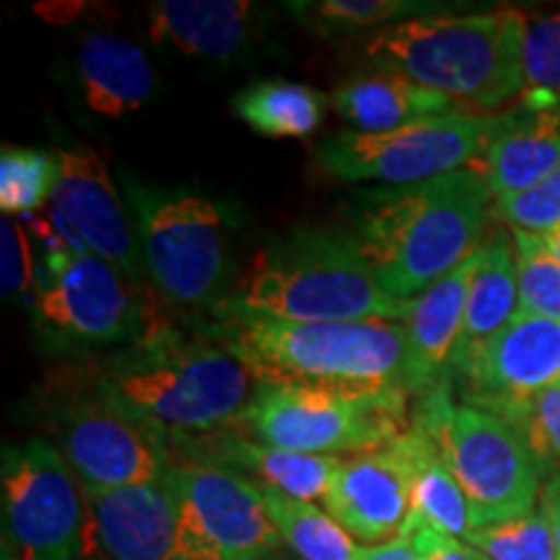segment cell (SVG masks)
<instances>
[{
  "mask_svg": "<svg viewBox=\"0 0 560 560\" xmlns=\"http://www.w3.org/2000/svg\"><path fill=\"white\" fill-rule=\"evenodd\" d=\"M522 107H560V13L527 19Z\"/></svg>",
  "mask_w": 560,
  "mask_h": 560,
  "instance_id": "30",
  "label": "cell"
},
{
  "mask_svg": "<svg viewBox=\"0 0 560 560\" xmlns=\"http://www.w3.org/2000/svg\"><path fill=\"white\" fill-rule=\"evenodd\" d=\"M412 506V470L400 444L340 459L325 511L355 540L382 545L402 535Z\"/></svg>",
  "mask_w": 560,
  "mask_h": 560,
  "instance_id": "15",
  "label": "cell"
},
{
  "mask_svg": "<svg viewBox=\"0 0 560 560\" xmlns=\"http://www.w3.org/2000/svg\"><path fill=\"white\" fill-rule=\"evenodd\" d=\"M353 560H423V550L416 535H405L382 545H363Z\"/></svg>",
  "mask_w": 560,
  "mask_h": 560,
  "instance_id": "37",
  "label": "cell"
},
{
  "mask_svg": "<svg viewBox=\"0 0 560 560\" xmlns=\"http://www.w3.org/2000/svg\"><path fill=\"white\" fill-rule=\"evenodd\" d=\"M470 405L522 400L560 384V322L520 312L490 338L470 366Z\"/></svg>",
  "mask_w": 560,
  "mask_h": 560,
  "instance_id": "16",
  "label": "cell"
},
{
  "mask_svg": "<svg viewBox=\"0 0 560 560\" xmlns=\"http://www.w3.org/2000/svg\"><path fill=\"white\" fill-rule=\"evenodd\" d=\"M252 9L247 0H159L149 5V32L182 55L229 60L247 45Z\"/></svg>",
  "mask_w": 560,
  "mask_h": 560,
  "instance_id": "23",
  "label": "cell"
},
{
  "mask_svg": "<svg viewBox=\"0 0 560 560\" xmlns=\"http://www.w3.org/2000/svg\"><path fill=\"white\" fill-rule=\"evenodd\" d=\"M265 506L278 537L299 560H353V537L312 501L291 499L278 490L262 488Z\"/></svg>",
  "mask_w": 560,
  "mask_h": 560,
  "instance_id": "27",
  "label": "cell"
},
{
  "mask_svg": "<svg viewBox=\"0 0 560 560\" xmlns=\"http://www.w3.org/2000/svg\"><path fill=\"white\" fill-rule=\"evenodd\" d=\"M412 429L425 433L472 511V529L522 520L540 495V467L522 433L493 412L454 408L446 382L423 392Z\"/></svg>",
  "mask_w": 560,
  "mask_h": 560,
  "instance_id": "6",
  "label": "cell"
},
{
  "mask_svg": "<svg viewBox=\"0 0 560 560\" xmlns=\"http://www.w3.org/2000/svg\"><path fill=\"white\" fill-rule=\"evenodd\" d=\"M145 270L174 304H208L226 278V215L213 200L182 187L125 182Z\"/></svg>",
  "mask_w": 560,
  "mask_h": 560,
  "instance_id": "8",
  "label": "cell"
},
{
  "mask_svg": "<svg viewBox=\"0 0 560 560\" xmlns=\"http://www.w3.org/2000/svg\"><path fill=\"white\" fill-rule=\"evenodd\" d=\"M79 83L94 115L120 120L156 91V70L136 42L120 34H91L79 47Z\"/></svg>",
  "mask_w": 560,
  "mask_h": 560,
  "instance_id": "21",
  "label": "cell"
},
{
  "mask_svg": "<svg viewBox=\"0 0 560 560\" xmlns=\"http://www.w3.org/2000/svg\"><path fill=\"white\" fill-rule=\"evenodd\" d=\"M0 560H26V558L24 552L9 540V537H3V552H0Z\"/></svg>",
  "mask_w": 560,
  "mask_h": 560,
  "instance_id": "40",
  "label": "cell"
},
{
  "mask_svg": "<svg viewBox=\"0 0 560 560\" xmlns=\"http://www.w3.org/2000/svg\"><path fill=\"white\" fill-rule=\"evenodd\" d=\"M540 240H542V244H545V249H548L550 255L556 257V260L560 262V229L548 231V234H540Z\"/></svg>",
  "mask_w": 560,
  "mask_h": 560,
  "instance_id": "39",
  "label": "cell"
},
{
  "mask_svg": "<svg viewBox=\"0 0 560 560\" xmlns=\"http://www.w3.org/2000/svg\"><path fill=\"white\" fill-rule=\"evenodd\" d=\"M60 177L52 208L79 234V240L112 268L138 280L143 276V252L128 208L115 190L107 164L94 149L58 151Z\"/></svg>",
  "mask_w": 560,
  "mask_h": 560,
  "instance_id": "14",
  "label": "cell"
},
{
  "mask_svg": "<svg viewBox=\"0 0 560 560\" xmlns=\"http://www.w3.org/2000/svg\"><path fill=\"white\" fill-rule=\"evenodd\" d=\"M83 560H86V558H83Z\"/></svg>",
  "mask_w": 560,
  "mask_h": 560,
  "instance_id": "42",
  "label": "cell"
},
{
  "mask_svg": "<svg viewBox=\"0 0 560 560\" xmlns=\"http://www.w3.org/2000/svg\"><path fill=\"white\" fill-rule=\"evenodd\" d=\"M332 109L359 132H389L431 117L459 115L465 107L400 73L355 75L335 89Z\"/></svg>",
  "mask_w": 560,
  "mask_h": 560,
  "instance_id": "24",
  "label": "cell"
},
{
  "mask_svg": "<svg viewBox=\"0 0 560 560\" xmlns=\"http://www.w3.org/2000/svg\"><path fill=\"white\" fill-rule=\"evenodd\" d=\"M3 537L26 560H83L89 516L66 454L45 439L9 444L0 462Z\"/></svg>",
  "mask_w": 560,
  "mask_h": 560,
  "instance_id": "9",
  "label": "cell"
},
{
  "mask_svg": "<svg viewBox=\"0 0 560 560\" xmlns=\"http://www.w3.org/2000/svg\"><path fill=\"white\" fill-rule=\"evenodd\" d=\"M164 482L177 503L182 560H270L283 545L255 480L185 462L172 465Z\"/></svg>",
  "mask_w": 560,
  "mask_h": 560,
  "instance_id": "11",
  "label": "cell"
},
{
  "mask_svg": "<svg viewBox=\"0 0 560 560\" xmlns=\"http://www.w3.org/2000/svg\"><path fill=\"white\" fill-rule=\"evenodd\" d=\"M412 470V506L410 520L402 535H410L416 527H429L439 535L465 537L472 529V511L454 480L450 467L444 465L433 441L425 433L410 431L397 439Z\"/></svg>",
  "mask_w": 560,
  "mask_h": 560,
  "instance_id": "25",
  "label": "cell"
},
{
  "mask_svg": "<svg viewBox=\"0 0 560 560\" xmlns=\"http://www.w3.org/2000/svg\"><path fill=\"white\" fill-rule=\"evenodd\" d=\"M60 177L58 151L3 145L0 153V208L5 215L32 213L52 198Z\"/></svg>",
  "mask_w": 560,
  "mask_h": 560,
  "instance_id": "29",
  "label": "cell"
},
{
  "mask_svg": "<svg viewBox=\"0 0 560 560\" xmlns=\"http://www.w3.org/2000/svg\"><path fill=\"white\" fill-rule=\"evenodd\" d=\"M560 166V109H529L501 115L488 145L467 164L486 182L490 195L529 190Z\"/></svg>",
  "mask_w": 560,
  "mask_h": 560,
  "instance_id": "19",
  "label": "cell"
},
{
  "mask_svg": "<svg viewBox=\"0 0 560 560\" xmlns=\"http://www.w3.org/2000/svg\"><path fill=\"white\" fill-rule=\"evenodd\" d=\"M545 493L558 495V499H560V475H558V478H552V480L548 482V488H545Z\"/></svg>",
  "mask_w": 560,
  "mask_h": 560,
  "instance_id": "41",
  "label": "cell"
},
{
  "mask_svg": "<svg viewBox=\"0 0 560 560\" xmlns=\"http://www.w3.org/2000/svg\"><path fill=\"white\" fill-rule=\"evenodd\" d=\"M34 301L39 317L75 342L104 346L156 330L149 325V306L136 291V280L96 255L70 262Z\"/></svg>",
  "mask_w": 560,
  "mask_h": 560,
  "instance_id": "12",
  "label": "cell"
},
{
  "mask_svg": "<svg viewBox=\"0 0 560 560\" xmlns=\"http://www.w3.org/2000/svg\"><path fill=\"white\" fill-rule=\"evenodd\" d=\"M410 535L418 537L420 550H423V560H488L480 550L472 545L457 540V537L439 535L429 527H416Z\"/></svg>",
  "mask_w": 560,
  "mask_h": 560,
  "instance_id": "36",
  "label": "cell"
},
{
  "mask_svg": "<svg viewBox=\"0 0 560 560\" xmlns=\"http://www.w3.org/2000/svg\"><path fill=\"white\" fill-rule=\"evenodd\" d=\"M252 374L223 346L185 342L153 330L112 361L100 400L145 425L159 439L234 429L252 400Z\"/></svg>",
  "mask_w": 560,
  "mask_h": 560,
  "instance_id": "4",
  "label": "cell"
},
{
  "mask_svg": "<svg viewBox=\"0 0 560 560\" xmlns=\"http://www.w3.org/2000/svg\"><path fill=\"white\" fill-rule=\"evenodd\" d=\"M62 452L83 488L151 486L172 467L164 439L102 400L73 408L62 425Z\"/></svg>",
  "mask_w": 560,
  "mask_h": 560,
  "instance_id": "13",
  "label": "cell"
},
{
  "mask_svg": "<svg viewBox=\"0 0 560 560\" xmlns=\"http://www.w3.org/2000/svg\"><path fill=\"white\" fill-rule=\"evenodd\" d=\"M223 348L260 387H322L350 395L405 389L408 335L397 322H280L223 317Z\"/></svg>",
  "mask_w": 560,
  "mask_h": 560,
  "instance_id": "3",
  "label": "cell"
},
{
  "mask_svg": "<svg viewBox=\"0 0 560 560\" xmlns=\"http://www.w3.org/2000/svg\"><path fill=\"white\" fill-rule=\"evenodd\" d=\"M465 542L488 560H556L552 529L542 511H532L522 520L470 529Z\"/></svg>",
  "mask_w": 560,
  "mask_h": 560,
  "instance_id": "33",
  "label": "cell"
},
{
  "mask_svg": "<svg viewBox=\"0 0 560 560\" xmlns=\"http://www.w3.org/2000/svg\"><path fill=\"white\" fill-rule=\"evenodd\" d=\"M306 24L317 32H355L366 26H392L400 21L429 16L436 5L416 0H322V3L293 5Z\"/></svg>",
  "mask_w": 560,
  "mask_h": 560,
  "instance_id": "31",
  "label": "cell"
},
{
  "mask_svg": "<svg viewBox=\"0 0 560 560\" xmlns=\"http://www.w3.org/2000/svg\"><path fill=\"white\" fill-rule=\"evenodd\" d=\"M499 128V117L459 115L431 117L389 132H338L317 149L322 170L340 182L380 179L416 185L459 172Z\"/></svg>",
  "mask_w": 560,
  "mask_h": 560,
  "instance_id": "10",
  "label": "cell"
},
{
  "mask_svg": "<svg viewBox=\"0 0 560 560\" xmlns=\"http://www.w3.org/2000/svg\"><path fill=\"white\" fill-rule=\"evenodd\" d=\"M89 532L109 560H182L177 503L166 482L83 488Z\"/></svg>",
  "mask_w": 560,
  "mask_h": 560,
  "instance_id": "17",
  "label": "cell"
},
{
  "mask_svg": "<svg viewBox=\"0 0 560 560\" xmlns=\"http://www.w3.org/2000/svg\"><path fill=\"white\" fill-rule=\"evenodd\" d=\"M177 444L190 462L226 467V470L255 480L257 486L301 501L325 499L332 475L340 465L338 457L276 450V446L244 436L236 429H223L200 439H179Z\"/></svg>",
  "mask_w": 560,
  "mask_h": 560,
  "instance_id": "18",
  "label": "cell"
},
{
  "mask_svg": "<svg viewBox=\"0 0 560 560\" xmlns=\"http://www.w3.org/2000/svg\"><path fill=\"white\" fill-rule=\"evenodd\" d=\"M353 242L392 299L410 301L480 249L490 190L459 170L359 195Z\"/></svg>",
  "mask_w": 560,
  "mask_h": 560,
  "instance_id": "1",
  "label": "cell"
},
{
  "mask_svg": "<svg viewBox=\"0 0 560 560\" xmlns=\"http://www.w3.org/2000/svg\"><path fill=\"white\" fill-rule=\"evenodd\" d=\"M405 397V389L350 395L322 387H257L234 429L276 450L317 457L376 452L410 431Z\"/></svg>",
  "mask_w": 560,
  "mask_h": 560,
  "instance_id": "7",
  "label": "cell"
},
{
  "mask_svg": "<svg viewBox=\"0 0 560 560\" xmlns=\"http://www.w3.org/2000/svg\"><path fill=\"white\" fill-rule=\"evenodd\" d=\"M509 420L522 439L527 441L532 457L540 467L542 480L560 475V384L542 389L522 400H503L482 408Z\"/></svg>",
  "mask_w": 560,
  "mask_h": 560,
  "instance_id": "28",
  "label": "cell"
},
{
  "mask_svg": "<svg viewBox=\"0 0 560 560\" xmlns=\"http://www.w3.org/2000/svg\"><path fill=\"white\" fill-rule=\"evenodd\" d=\"M495 215L529 234L560 229V166L529 190L495 198Z\"/></svg>",
  "mask_w": 560,
  "mask_h": 560,
  "instance_id": "34",
  "label": "cell"
},
{
  "mask_svg": "<svg viewBox=\"0 0 560 560\" xmlns=\"http://www.w3.org/2000/svg\"><path fill=\"white\" fill-rule=\"evenodd\" d=\"M522 11L429 13L376 30L363 52L389 73L478 109H499L524 91Z\"/></svg>",
  "mask_w": 560,
  "mask_h": 560,
  "instance_id": "5",
  "label": "cell"
},
{
  "mask_svg": "<svg viewBox=\"0 0 560 560\" xmlns=\"http://www.w3.org/2000/svg\"><path fill=\"white\" fill-rule=\"evenodd\" d=\"M540 511H542L545 520H548V524H550L552 542H556V560H560V499H558V495L542 493Z\"/></svg>",
  "mask_w": 560,
  "mask_h": 560,
  "instance_id": "38",
  "label": "cell"
},
{
  "mask_svg": "<svg viewBox=\"0 0 560 560\" xmlns=\"http://www.w3.org/2000/svg\"><path fill=\"white\" fill-rule=\"evenodd\" d=\"M478 268V252L444 276L420 296L410 299L402 327L408 335L410 392H429L446 382L450 361L457 348L470 283Z\"/></svg>",
  "mask_w": 560,
  "mask_h": 560,
  "instance_id": "20",
  "label": "cell"
},
{
  "mask_svg": "<svg viewBox=\"0 0 560 560\" xmlns=\"http://www.w3.org/2000/svg\"><path fill=\"white\" fill-rule=\"evenodd\" d=\"M516 314H520V276H516L514 236L495 231L493 240L482 242L478 249V268L467 293L465 322L450 371L462 374L480 353V348Z\"/></svg>",
  "mask_w": 560,
  "mask_h": 560,
  "instance_id": "22",
  "label": "cell"
},
{
  "mask_svg": "<svg viewBox=\"0 0 560 560\" xmlns=\"http://www.w3.org/2000/svg\"><path fill=\"white\" fill-rule=\"evenodd\" d=\"M0 247H3V296L16 299L37 293V257L30 231L19 219L5 215L0 223Z\"/></svg>",
  "mask_w": 560,
  "mask_h": 560,
  "instance_id": "35",
  "label": "cell"
},
{
  "mask_svg": "<svg viewBox=\"0 0 560 560\" xmlns=\"http://www.w3.org/2000/svg\"><path fill=\"white\" fill-rule=\"evenodd\" d=\"M410 301L376 283L353 236L296 229L252 257L215 312L223 317L280 322H405Z\"/></svg>",
  "mask_w": 560,
  "mask_h": 560,
  "instance_id": "2",
  "label": "cell"
},
{
  "mask_svg": "<svg viewBox=\"0 0 560 560\" xmlns=\"http://www.w3.org/2000/svg\"><path fill=\"white\" fill-rule=\"evenodd\" d=\"M240 120L268 138H306L319 128L327 100L304 83L283 79L257 81L234 100Z\"/></svg>",
  "mask_w": 560,
  "mask_h": 560,
  "instance_id": "26",
  "label": "cell"
},
{
  "mask_svg": "<svg viewBox=\"0 0 560 560\" xmlns=\"http://www.w3.org/2000/svg\"><path fill=\"white\" fill-rule=\"evenodd\" d=\"M520 312L560 322V262L545 249L540 234L514 229Z\"/></svg>",
  "mask_w": 560,
  "mask_h": 560,
  "instance_id": "32",
  "label": "cell"
}]
</instances>
